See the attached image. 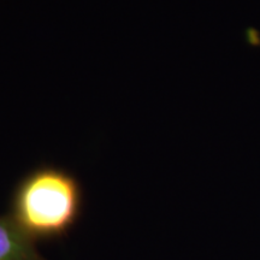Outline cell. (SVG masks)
Returning a JSON list of instances; mask_svg holds the SVG:
<instances>
[{"instance_id":"obj_1","label":"cell","mask_w":260,"mask_h":260,"mask_svg":"<svg viewBox=\"0 0 260 260\" xmlns=\"http://www.w3.org/2000/svg\"><path fill=\"white\" fill-rule=\"evenodd\" d=\"M82 190L68 171L42 167L18 183L8 216L32 242L67 234L79 219Z\"/></svg>"},{"instance_id":"obj_2","label":"cell","mask_w":260,"mask_h":260,"mask_svg":"<svg viewBox=\"0 0 260 260\" xmlns=\"http://www.w3.org/2000/svg\"><path fill=\"white\" fill-rule=\"evenodd\" d=\"M0 260H45L8 214L0 217Z\"/></svg>"}]
</instances>
